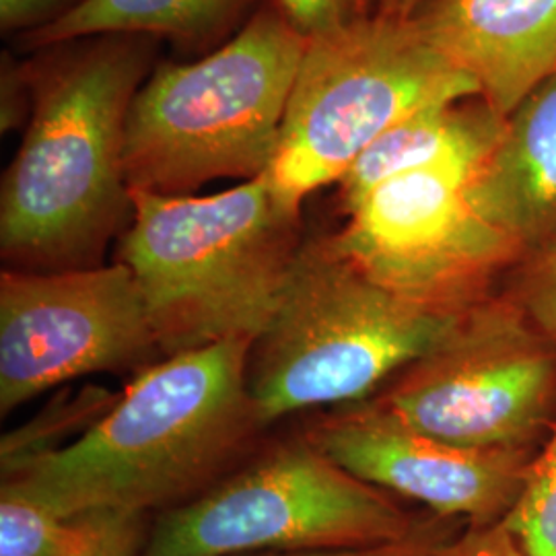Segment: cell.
Here are the masks:
<instances>
[{
	"mask_svg": "<svg viewBox=\"0 0 556 556\" xmlns=\"http://www.w3.org/2000/svg\"><path fill=\"white\" fill-rule=\"evenodd\" d=\"M83 534L85 516H59L20 486L0 484V556H64Z\"/></svg>",
	"mask_w": 556,
	"mask_h": 556,
	"instance_id": "cell-16",
	"label": "cell"
},
{
	"mask_svg": "<svg viewBox=\"0 0 556 556\" xmlns=\"http://www.w3.org/2000/svg\"><path fill=\"white\" fill-rule=\"evenodd\" d=\"M489 227L526 254L556 231V73L505 119L491 155L470 179Z\"/></svg>",
	"mask_w": 556,
	"mask_h": 556,
	"instance_id": "cell-13",
	"label": "cell"
},
{
	"mask_svg": "<svg viewBox=\"0 0 556 556\" xmlns=\"http://www.w3.org/2000/svg\"><path fill=\"white\" fill-rule=\"evenodd\" d=\"M305 435L351 475L480 528L523 497L538 450H480L418 431L374 397L321 417Z\"/></svg>",
	"mask_w": 556,
	"mask_h": 556,
	"instance_id": "cell-11",
	"label": "cell"
},
{
	"mask_svg": "<svg viewBox=\"0 0 556 556\" xmlns=\"http://www.w3.org/2000/svg\"><path fill=\"white\" fill-rule=\"evenodd\" d=\"M85 0H0L2 36H21L46 29L77 11Z\"/></svg>",
	"mask_w": 556,
	"mask_h": 556,
	"instance_id": "cell-24",
	"label": "cell"
},
{
	"mask_svg": "<svg viewBox=\"0 0 556 556\" xmlns=\"http://www.w3.org/2000/svg\"><path fill=\"white\" fill-rule=\"evenodd\" d=\"M425 519L342 468L301 433L161 511L139 556H260L346 551L413 536Z\"/></svg>",
	"mask_w": 556,
	"mask_h": 556,
	"instance_id": "cell-7",
	"label": "cell"
},
{
	"mask_svg": "<svg viewBox=\"0 0 556 556\" xmlns=\"http://www.w3.org/2000/svg\"><path fill=\"white\" fill-rule=\"evenodd\" d=\"M413 20L503 118L556 73V0H425Z\"/></svg>",
	"mask_w": 556,
	"mask_h": 556,
	"instance_id": "cell-12",
	"label": "cell"
},
{
	"mask_svg": "<svg viewBox=\"0 0 556 556\" xmlns=\"http://www.w3.org/2000/svg\"><path fill=\"white\" fill-rule=\"evenodd\" d=\"M147 530L144 514H85V534L64 556H139Z\"/></svg>",
	"mask_w": 556,
	"mask_h": 556,
	"instance_id": "cell-21",
	"label": "cell"
},
{
	"mask_svg": "<svg viewBox=\"0 0 556 556\" xmlns=\"http://www.w3.org/2000/svg\"><path fill=\"white\" fill-rule=\"evenodd\" d=\"M374 400L452 443L540 450L556 425V342L511 295L491 293Z\"/></svg>",
	"mask_w": 556,
	"mask_h": 556,
	"instance_id": "cell-8",
	"label": "cell"
},
{
	"mask_svg": "<svg viewBox=\"0 0 556 556\" xmlns=\"http://www.w3.org/2000/svg\"><path fill=\"white\" fill-rule=\"evenodd\" d=\"M112 392L87 388L75 400L60 397L50 410L31 420L27 427L2 439V478L13 477L31 462L54 454L64 447L71 433L83 435L98 418L103 417L116 402Z\"/></svg>",
	"mask_w": 556,
	"mask_h": 556,
	"instance_id": "cell-17",
	"label": "cell"
},
{
	"mask_svg": "<svg viewBox=\"0 0 556 556\" xmlns=\"http://www.w3.org/2000/svg\"><path fill=\"white\" fill-rule=\"evenodd\" d=\"M456 556H528L509 528L498 521L491 526H466L457 540Z\"/></svg>",
	"mask_w": 556,
	"mask_h": 556,
	"instance_id": "cell-25",
	"label": "cell"
},
{
	"mask_svg": "<svg viewBox=\"0 0 556 556\" xmlns=\"http://www.w3.org/2000/svg\"><path fill=\"white\" fill-rule=\"evenodd\" d=\"M505 119L480 96L418 110L374 140L338 181L340 213L402 172L441 161L482 163L497 147Z\"/></svg>",
	"mask_w": 556,
	"mask_h": 556,
	"instance_id": "cell-15",
	"label": "cell"
},
{
	"mask_svg": "<svg viewBox=\"0 0 556 556\" xmlns=\"http://www.w3.org/2000/svg\"><path fill=\"white\" fill-rule=\"evenodd\" d=\"M160 40L96 36L25 59L34 108L0 186V256L9 270L105 264L135 215L124 167L126 119L160 64Z\"/></svg>",
	"mask_w": 556,
	"mask_h": 556,
	"instance_id": "cell-1",
	"label": "cell"
},
{
	"mask_svg": "<svg viewBox=\"0 0 556 556\" xmlns=\"http://www.w3.org/2000/svg\"><path fill=\"white\" fill-rule=\"evenodd\" d=\"M305 48L307 38L262 2L215 52L192 62H160L126 119L130 190L186 197L215 179L264 176Z\"/></svg>",
	"mask_w": 556,
	"mask_h": 556,
	"instance_id": "cell-4",
	"label": "cell"
},
{
	"mask_svg": "<svg viewBox=\"0 0 556 556\" xmlns=\"http://www.w3.org/2000/svg\"><path fill=\"white\" fill-rule=\"evenodd\" d=\"M509 273L507 295L540 332L556 342V231L526 252Z\"/></svg>",
	"mask_w": 556,
	"mask_h": 556,
	"instance_id": "cell-19",
	"label": "cell"
},
{
	"mask_svg": "<svg viewBox=\"0 0 556 556\" xmlns=\"http://www.w3.org/2000/svg\"><path fill=\"white\" fill-rule=\"evenodd\" d=\"M34 108L31 85L25 71V59L2 50L0 56V132L25 130Z\"/></svg>",
	"mask_w": 556,
	"mask_h": 556,
	"instance_id": "cell-23",
	"label": "cell"
},
{
	"mask_svg": "<svg viewBox=\"0 0 556 556\" xmlns=\"http://www.w3.org/2000/svg\"><path fill=\"white\" fill-rule=\"evenodd\" d=\"M464 521L433 516L425 519L413 536L367 546V548H346V551H319V553H291V555L260 556H456L457 540L464 530H457Z\"/></svg>",
	"mask_w": 556,
	"mask_h": 556,
	"instance_id": "cell-22",
	"label": "cell"
},
{
	"mask_svg": "<svg viewBox=\"0 0 556 556\" xmlns=\"http://www.w3.org/2000/svg\"><path fill=\"white\" fill-rule=\"evenodd\" d=\"M264 0H85L64 20L21 36V52L96 36H149L172 43L179 54L206 56L256 13Z\"/></svg>",
	"mask_w": 556,
	"mask_h": 556,
	"instance_id": "cell-14",
	"label": "cell"
},
{
	"mask_svg": "<svg viewBox=\"0 0 556 556\" xmlns=\"http://www.w3.org/2000/svg\"><path fill=\"white\" fill-rule=\"evenodd\" d=\"M252 344L238 338L161 358L83 435L2 482L68 519L149 516L199 497L268 429L248 388Z\"/></svg>",
	"mask_w": 556,
	"mask_h": 556,
	"instance_id": "cell-2",
	"label": "cell"
},
{
	"mask_svg": "<svg viewBox=\"0 0 556 556\" xmlns=\"http://www.w3.org/2000/svg\"><path fill=\"white\" fill-rule=\"evenodd\" d=\"M480 163L441 161L371 188L330 233L367 277L418 305L457 314L491 295L523 252L478 217L470 179Z\"/></svg>",
	"mask_w": 556,
	"mask_h": 556,
	"instance_id": "cell-9",
	"label": "cell"
},
{
	"mask_svg": "<svg viewBox=\"0 0 556 556\" xmlns=\"http://www.w3.org/2000/svg\"><path fill=\"white\" fill-rule=\"evenodd\" d=\"M425 0H381L379 15L392 20H410Z\"/></svg>",
	"mask_w": 556,
	"mask_h": 556,
	"instance_id": "cell-26",
	"label": "cell"
},
{
	"mask_svg": "<svg viewBox=\"0 0 556 556\" xmlns=\"http://www.w3.org/2000/svg\"><path fill=\"white\" fill-rule=\"evenodd\" d=\"M116 262L137 280L161 355L256 340L305 241L266 176L208 197L132 192Z\"/></svg>",
	"mask_w": 556,
	"mask_h": 556,
	"instance_id": "cell-3",
	"label": "cell"
},
{
	"mask_svg": "<svg viewBox=\"0 0 556 556\" xmlns=\"http://www.w3.org/2000/svg\"><path fill=\"white\" fill-rule=\"evenodd\" d=\"M503 523L528 556H556V425L538 450L523 497Z\"/></svg>",
	"mask_w": 556,
	"mask_h": 556,
	"instance_id": "cell-18",
	"label": "cell"
},
{
	"mask_svg": "<svg viewBox=\"0 0 556 556\" xmlns=\"http://www.w3.org/2000/svg\"><path fill=\"white\" fill-rule=\"evenodd\" d=\"M301 36L316 38L378 17L381 0H264Z\"/></svg>",
	"mask_w": 556,
	"mask_h": 556,
	"instance_id": "cell-20",
	"label": "cell"
},
{
	"mask_svg": "<svg viewBox=\"0 0 556 556\" xmlns=\"http://www.w3.org/2000/svg\"><path fill=\"white\" fill-rule=\"evenodd\" d=\"M459 314L386 289L330 233L305 238L277 312L250 349L248 388L262 422L378 396Z\"/></svg>",
	"mask_w": 556,
	"mask_h": 556,
	"instance_id": "cell-5",
	"label": "cell"
},
{
	"mask_svg": "<svg viewBox=\"0 0 556 556\" xmlns=\"http://www.w3.org/2000/svg\"><path fill=\"white\" fill-rule=\"evenodd\" d=\"M480 96L417 21L371 17L307 40L277 153L264 174L278 202H303L338 184L378 140L418 110Z\"/></svg>",
	"mask_w": 556,
	"mask_h": 556,
	"instance_id": "cell-6",
	"label": "cell"
},
{
	"mask_svg": "<svg viewBox=\"0 0 556 556\" xmlns=\"http://www.w3.org/2000/svg\"><path fill=\"white\" fill-rule=\"evenodd\" d=\"M139 285L122 264L0 273V415L66 381L161 361Z\"/></svg>",
	"mask_w": 556,
	"mask_h": 556,
	"instance_id": "cell-10",
	"label": "cell"
}]
</instances>
